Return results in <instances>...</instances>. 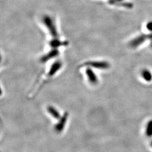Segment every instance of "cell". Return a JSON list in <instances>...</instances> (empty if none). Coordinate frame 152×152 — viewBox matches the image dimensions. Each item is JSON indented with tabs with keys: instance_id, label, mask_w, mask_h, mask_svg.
Returning a JSON list of instances; mask_svg holds the SVG:
<instances>
[{
	"instance_id": "cell-13",
	"label": "cell",
	"mask_w": 152,
	"mask_h": 152,
	"mask_svg": "<svg viewBox=\"0 0 152 152\" xmlns=\"http://www.w3.org/2000/svg\"><path fill=\"white\" fill-rule=\"evenodd\" d=\"M122 1V0H110L109 1V3L110 4H115L117 1Z\"/></svg>"
},
{
	"instance_id": "cell-2",
	"label": "cell",
	"mask_w": 152,
	"mask_h": 152,
	"mask_svg": "<svg viewBox=\"0 0 152 152\" xmlns=\"http://www.w3.org/2000/svg\"><path fill=\"white\" fill-rule=\"evenodd\" d=\"M43 22L45 25L49 29L51 35L54 38H58L59 34L57 32L56 28L55 27L54 23L53 20H52V19L49 16H44L43 18Z\"/></svg>"
},
{
	"instance_id": "cell-6",
	"label": "cell",
	"mask_w": 152,
	"mask_h": 152,
	"mask_svg": "<svg viewBox=\"0 0 152 152\" xmlns=\"http://www.w3.org/2000/svg\"><path fill=\"white\" fill-rule=\"evenodd\" d=\"M61 66H62V64L60 61H55L54 63L53 64V65L51 66L48 73V77H51L54 76L57 73V72L60 70Z\"/></svg>"
},
{
	"instance_id": "cell-10",
	"label": "cell",
	"mask_w": 152,
	"mask_h": 152,
	"mask_svg": "<svg viewBox=\"0 0 152 152\" xmlns=\"http://www.w3.org/2000/svg\"><path fill=\"white\" fill-rule=\"evenodd\" d=\"M141 76L143 79L147 82H151L152 80V74L148 69H144L141 72Z\"/></svg>"
},
{
	"instance_id": "cell-12",
	"label": "cell",
	"mask_w": 152,
	"mask_h": 152,
	"mask_svg": "<svg viewBox=\"0 0 152 152\" xmlns=\"http://www.w3.org/2000/svg\"><path fill=\"white\" fill-rule=\"evenodd\" d=\"M147 27L148 30L152 31V22H150L149 23H148L147 24Z\"/></svg>"
},
{
	"instance_id": "cell-7",
	"label": "cell",
	"mask_w": 152,
	"mask_h": 152,
	"mask_svg": "<svg viewBox=\"0 0 152 152\" xmlns=\"http://www.w3.org/2000/svg\"><path fill=\"white\" fill-rule=\"evenodd\" d=\"M67 45H68V42L61 41L58 38H54L49 42V45L53 49H57V48L61 46H67Z\"/></svg>"
},
{
	"instance_id": "cell-14",
	"label": "cell",
	"mask_w": 152,
	"mask_h": 152,
	"mask_svg": "<svg viewBox=\"0 0 152 152\" xmlns=\"http://www.w3.org/2000/svg\"><path fill=\"white\" fill-rule=\"evenodd\" d=\"M151 146H152V141L151 142Z\"/></svg>"
},
{
	"instance_id": "cell-3",
	"label": "cell",
	"mask_w": 152,
	"mask_h": 152,
	"mask_svg": "<svg viewBox=\"0 0 152 152\" xmlns=\"http://www.w3.org/2000/svg\"><path fill=\"white\" fill-rule=\"evenodd\" d=\"M69 117V113L65 112L63 115L60 117L58 122L55 125L54 127V130L57 133H61L64 130L65 128V125L66 124L67 120H68Z\"/></svg>"
},
{
	"instance_id": "cell-5",
	"label": "cell",
	"mask_w": 152,
	"mask_h": 152,
	"mask_svg": "<svg viewBox=\"0 0 152 152\" xmlns=\"http://www.w3.org/2000/svg\"><path fill=\"white\" fill-rule=\"evenodd\" d=\"M59 54V51L57 49H53L50 51H49L48 53H47L46 55H44L41 58L40 61L42 63H45L47 62L48 61L52 59L53 58H54L56 57Z\"/></svg>"
},
{
	"instance_id": "cell-1",
	"label": "cell",
	"mask_w": 152,
	"mask_h": 152,
	"mask_svg": "<svg viewBox=\"0 0 152 152\" xmlns=\"http://www.w3.org/2000/svg\"><path fill=\"white\" fill-rule=\"evenodd\" d=\"M82 66H87V67L93 68L97 69L105 70L109 69L110 65L108 62L105 61H88L84 63Z\"/></svg>"
},
{
	"instance_id": "cell-8",
	"label": "cell",
	"mask_w": 152,
	"mask_h": 152,
	"mask_svg": "<svg viewBox=\"0 0 152 152\" xmlns=\"http://www.w3.org/2000/svg\"><path fill=\"white\" fill-rule=\"evenodd\" d=\"M146 38H147V37H146L145 36H139L137 38H135L134 39H133L130 43V46L131 48H137L140 45H141L142 43H143L145 41V40L146 39Z\"/></svg>"
},
{
	"instance_id": "cell-4",
	"label": "cell",
	"mask_w": 152,
	"mask_h": 152,
	"mask_svg": "<svg viewBox=\"0 0 152 152\" xmlns=\"http://www.w3.org/2000/svg\"><path fill=\"white\" fill-rule=\"evenodd\" d=\"M85 73L87 76V80L92 85H96L99 82L98 77L95 72L92 71L91 68L87 67L85 71Z\"/></svg>"
},
{
	"instance_id": "cell-9",
	"label": "cell",
	"mask_w": 152,
	"mask_h": 152,
	"mask_svg": "<svg viewBox=\"0 0 152 152\" xmlns=\"http://www.w3.org/2000/svg\"><path fill=\"white\" fill-rule=\"evenodd\" d=\"M47 110L49 114H50L54 119L59 120L60 117H61L60 112L53 106H48Z\"/></svg>"
},
{
	"instance_id": "cell-11",
	"label": "cell",
	"mask_w": 152,
	"mask_h": 152,
	"mask_svg": "<svg viewBox=\"0 0 152 152\" xmlns=\"http://www.w3.org/2000/svg\"><path fill=\"white\" fill-rule=\"evenodd\" d=\"M146 135L148 137H149L152 136V120H150L147 124Z\"/></svg>"
}]
</instances>
